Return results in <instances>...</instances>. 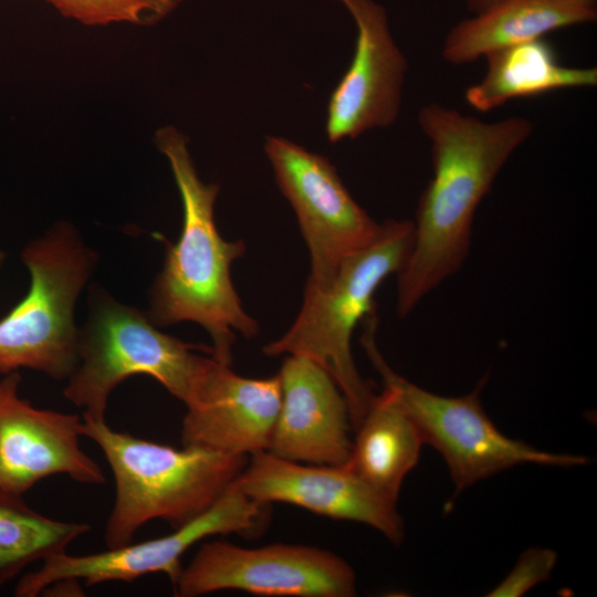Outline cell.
Masks as SVG:
<instances>
[{
  "label": "cell",
  "mask_w": 597,
  "mask_h": 597,
  "mask_svg": "<svg viewBox=\"0 0 597 597\" xmlns=\"http://www.w3.org/2000/svg\"><path fill=\"white\" fill-rule=\"evenodd\" d=\"M418 124L430 142L433 176L419 198L412 247L397 273L400 317L461 268L480 202L534 129L525 117L486 123L438 103L419 111Z\"/></svg>",
  "instance_id": "6da1fadb"
},
{
  "label": "cell",
  "mask_w": 597,
  "mask_h": 597,
  "mask_svg": "<svg viewBox=\"0 0 597 597\" xmlns=\"http://www.w3.org/2000/svg\"><path fill=\"white\" fill-rule=\"evenodd\" d=\"M155 143L166 156L184 209L181 233L167 247L161 271L150 291L149 320L157 326L193 322L212 341V357L231 365L234 332L253 337L259 325L242 307L230 268L243 255L242 241H227L219 233L213 207L219 186L198 176L188 138L172 126L156 132Z\"/></svg>",
  "instance_id": "7a4b0ae2"
},
{
  "label": "cell",
  "mask_w": 597,
  "mask_h": 597,
  "mask_svg": "<svg viewBox=\"0 0 597 597\" xmlns=\"http://www.w3.org/2000/svg\"><path fill=\"white\" fill-rule=\"evenodd\" d=\"M82 436L104 453L115 480L107 519L108 548L132 543L146 523L160 519L174 530L207 511L235 481L248 455L184 446L176 449L83 418Z\"/></svg>",
  "instance_id": "3957f363"
},
{
  "label": "cell",
  "mask_w": 597,
  "mask_h": 597,
  "mask_svg": "<svg viewBox=\"0 0 597 597\" xmlns=\"http://www.w3.org/2000/svg\"><path fill=\"white\" fill-rule=\"evenodd\" d=\"M412 239L411 220L384 221L377 238L345 258L326 287L306 284L301 311L292 326L263 347L268 356L303 355L326 369L347 400L354 430L375 395L356 368L352 335L363 320L375 314V292L386 277L401 270Z\"/></svg>",
  "instance_id": "277c9868"
},
{
  "label": "cell",
  "mask_w": 597,
  "mask_h": 597,
  "mask_svg": "<svg viewBox=\"0 0 597 597\" xmlns=\"http://www.w3.org/2000/svg\"><path fill=\"white\" fill-rule=\"evenodd\" d=\"M25 296L0 320V374L20 368L69 379L78 364L75 304L96 264L76 230L59 222L21 252Z\"/></svg>",
  "instance_id": "5b68a950"
},
{
  "label": "cell",
  "mask_w": 597,
  "mask_h": 597,
  "mask_svg": "<svg viewBox=\"0 0 597 597\" xmlns=\"http://www.w3.org/2000/svg\"><path fill=\"white\" fill-rule=\"evenodd\" d=\"M203 348L160 332L147 313L94 290L88 320L80 329L78 364L63 395L83 409V418L105 420L116 386L147 375L186 404L209 358L198 353Z\"/></svg>",
  "instance_id": "8992f818"
},
{
  "label": "cell",
  "mask_w": 597,
  "mask_h": 597,
  "mask_svg": "<svg viewBox=\"0 0 597 597\" xmlns=\"http://www.w3.org/2000/svg\"><path fill=\"white\" fill-rule=\"evenodd\" d=\"M376 324L375 315L364 320L362 345L384 387L395 394L423 443L443 457L454 484L453 496L478 481L517 464L572 468L587 462L583 455L537 450L502 433L480 401L484 378L474 390L461 397L440 396L405 379L381 356L375 342Z\"/></svg>",
  "instance_id": "52a82bcc"
},
{
  "label": "cell",
  "mask_w": 597,
  "mask_h": 597,
  "mask_svg": "<svg viewBox=\"0 0 597 597\" xmlns=\"http://www.w3.org/2000/svg\"><path fill=\"white\" fill-rule=\"evenodd\" d=\"M264 150L310 251L306 284L324 289L345 258L377 238L381 223L355 201L327 158L275 136L265 138Z\"/></svg>",
  "instance_id": "ba28073f"
},
{
  "label": "cell",
  "mask_w": 597,
  "mask_h": 597,
  "mask_svg": "<svg viewBox=\"0 0 597 597\" xmlns=\"http://www.w3.org/2000/svg\"><path fill=\"white\" fill-rule=\"evenodd\" d=\"M227 589L261 596L352 597L356 576L345 559L318 547L271 544L247 548L211 541L182 567L174 587L180 597Z\"/></svg>",
  "instance_id": "9c48e42d"
},
{
  "label": "cell",
  "mask_w": 597,
  "mask_h": 597,
  "mask_svg": "<svg viewBox=\"0 0 597 597\" xmlns=\"http://www.w3.org/2000/svg\"><path fill=\"white\" fill-rule=\"evenodd\" d=\"M265 506L243 494L233 482L207 511L168 535L88 555L64 552L46 558L40 569L21 577L14 595L34 597L64 578L93 586L129 583L155 573L167 575L175 587L182 569L181 557L189 548L213 535L255 533L263 525Z\"/></svg>",
  "instance_id": "30bf717a"
},
{
  "label": "cell",
  "mask_w": 597,
  "mask_h": 597,
  "mask_svg": "<svg viewBox=\"0 0 597 597\" xmlns=\"http://www.w3.org/2000/svg\"><path fill=\"white\" fill-rule=\"evenodd\" d=\"M20 383L18 371L0 379V498H23L56 474L103 484L101 467L80 447L82 418L35 408L19 396Z\"/></svg>",
  "instance_id": "8fae6325"
},
{
  "label": "cell",
  "mask_w": 597,
  "mask_h": 597,
  "mask_svg": "<svg viewBox=\"0 0 597 597\" xmlns=\"http://www.w3.org/2000/svg\"><path fill=\"white\" fill-rule=\"evenodd\" d=\"M234 485L264 505L281 502L331 519L363 523L394 544L404 538L397 503L346 465H307L264 450L250 454Z\"/></svg>",
  "instance_id": "7c38bea8"
},
{
  "label": "cell",
  "mask_w": 597,
  "mask_h": 597,
  "mask_svg": "<svg viewBox=\"0 0 597 597\" xmlns=\"http://www.w3.org/2000/svg\"><path fill=\"white\" fill-rule=\"evenodd\" d=\"M353 17L357 38L352 63L327 106L331 143L354 139L398 117L408 61L396 44L385 8L375 0H335Z\"/></svg>",
  "instance_id": "4fadbf2b"
},
{
  "label": "cell",
  "mask_w": 597,
  "mask_h": 597,
  "mask_svg": "<svg viewBox=\"0 0 597 597\" xmlns=\"http://www.w3.org/2000/svg\"><path fill=\"white\" fill-rule=\"evenodd\" d=\"M185 405L184 446L248 455L269 449L281 384L277 375L242 377L211 355Z\"/></svg>",
  "instance_id": "5bb4252c"
},
{
  "label": "cell",
  "mask_w": 597,
  "mask_h": 597,
  "mask_svg": "<svg viewBox=\"0 0 597 597\" xmlns=\"http://www.w3.org/2000/svg\"><path fill=\"white\" fill-rule=\"evenodd\" d=\"M277 376L281 407L266 451L301 463L346 464L349 408L332 375L306 356L289 355Z\"/></svg>",
  "instance_id": "9a60e30c"
},
{
  "label": "cell",
  "mask_w": 597,
  "mask_h": 597,
  "mask_svg": "<svg viewBox=\"0 0 597 597\" xmlns=\"http://www.w3.org/2000/svg\"><path fill=\"white\" fill-rule=\"evenodd\" d=\"M597 0H499L447 33L441 54L462 65L488 53L597 20Z\"/></svg>",
  "instance_id": "2e32d148"
},
{
  "label": "cell",
  "mask_w": 597,
  "mask_h": 597,
  "mask_svg": "<svg viewBox=\"0 0 597 597\" xmlns=\"http://www.w3.org/2000/svg\"><path fill=\"white\" fill-rule=\"evenodd\" d=\"M484 57L488 66L483 78L464 93L467 103L482 113L513 98L597 85V67L563 65L553 45L543 38L490 52Z\"/></svg>",
  "instance_id": "e0dca14e"
},
{
  "label": "cell",
  "mask_w": 597,
  "mask_h": 597,
  "mask_svg": "<svg viewBox=\"0 0 597 597\" xmlns=\"http://www.w3.org/2000/svg\"><path fill=\"white\" fill-rule=\"evenodd\" d=\"M355 431L344 465L397 503L402 481L417 465L423 443L416 425L395 394L384 387Z\"/></svg>",
  "instance_id": "ac0fdd59"
},
{
  "label": "cell",
  "mask_w": 597,
  "mask_h": 597,
  "mask_svg": "<svg viewBox=\"0 0 597 597\" xmlns=\"http://www.w3.org/2000/svg\"><path fill=\"white\" fill-rule=\"evenodd\" d=\"M90 528L86 523L44 516L23 498H0V586L29 564L66 552Z\"/></svg>",
  "instance_id": "d6986e66"
},
{
  "label": "cell",
  "mask_w": 597,
  "mask_h": 597,
  "mask_svg": "<svg viewBox=\"0 0 597 597\" xmlns=\"http://www.w3.org/2000/svg\"><path fill=\"white\" fill-rule=\"evenodd\" d=\"M64 17L84 24L112 22L154 24L171 13L182 0H46Z\"/></svg>",
  "instance_id": "ffe728a7"
},
{
  "label": "cell",
  "mask_w": 597,
  "mask_h": 597,
  "mask_svg": "<svg viewBox=\"0 0 597 597\" xmlns=\"http://www.w3.org/2000/svg\"><path fill=\"white\" fill-rule=\"evenodd\" d=\"M557 562V553L549 548L526 549L507 576L488 597H521L536 585L548 580Z\"/></svg>",
  "instance_id": "44dd1931"
},
{
  "label": "cell",
  "mask_w": 597,
  "mask_h": 597,
  "mask_svg": "<svg viewBox=\"0 0 597 597\" xmlns=\"http://www.w3.org/2000/svg\"><path fill=\"white\" fill-rule=\"evenodd\" d=\"M498 1L499 0H467V6L473 14H478L489 9Z\"/></svg>",
  "instance_id": "7402d4cb"
},
{
  "label": "cell",
  "mask_w": 597,
  "mask_h": 597,
  "mask_svg": "<svg viewBox=\"0 0 597 597\" xmlns=\"http://www.w3.org/2000/svg\"><path fill=\"white\" fill-rule=\"evenodd\" d=\"M7 254L4 251L0 249V269L2 268L4 261H6Z\"/></svg>",
  "instance_id": "603a6c76"
}]
</instances>
